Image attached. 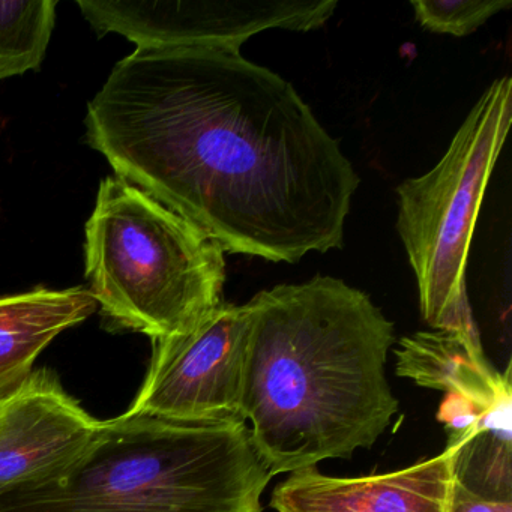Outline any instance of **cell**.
Instances as JSON below:
<instances>
[{
	"label": "cell",
	"mask_w": 512,
	"mask_h": 512,
	"mask_svg": "<svg viewBox=\"0 0 512 512\" xmlns=\"http://www.w3.org/2000/svg\"><path fill=\"white\" fill-rule=\"evenodd\" d=\"M103 37L124 35L137 49L233 47L268 31L308 32L334 16L335 0H182L77 2Z\"/></svg>",
	"instance_id": "obj_7"
},
{
	"label": "cell",
	"mask_w": 512,
	"mask_h": 512,
	"mask_svg": "<svg viewBox=\"0 0 512 512\" xmlns=\"http://www.w3.org/2000/svg\"><path fill=\"white\" fill-rule=\"evenodd\" d=\"M271 478L245 422L125 412L67 469L0 493V512H260Z\"/></svg>",
	"instance_id": "obj_3"
},
{
	"label": "cell",
	"mask_w": 512,
	"mask_h": 512,
	"mask_svg": "<svg viewBox=\"0 0 512 512\" xmlns=\"http://www.w3.org/2000/svg\"><path fill=\"white\" fill-rule=\"evenodd\" d=\"M88 289H38L0 298V398L16 391L38 356L68 328L97 310Z\"/></svg>",
	"instance_id": "obj_12"
},
{
	"label": "cell",
	"mask_w": 512,
	"mask_h": 512,
	"mask_svg": "<svg viewBox=\"0 0 512 512\" xmlns=\"http://www.w3.org/2000/svg\"><path fill=\"white\" fill-rule=\"evenodd\" d=\"M452 484L446 451L398 472L362 478H334L308 467L277 485L271 506L277 512H448Z\"/></svg>",
	"instance_id": "obj_9"
},
{
	"label": "cell",
	"mask_w": 512,
	"mask_h": 512,
	"mask_svg": "<svg viewBox=\"0 0 512 512\" xmlns=\"http://www.w3.org/2000/svg\"><path fill=\"white\" fill-rule=\"evenodd\" d=\"M85 122L118 178L227 253L296 263L343 247L355 167L292 83L239 49H137Z\"/></svg>",
	"instance_id": "obj_1"
},
{
	"label": "cell",
	"mask_w": 512,
	"mask_h": 512,
	"mask_svg": "<svg viewBox=\"0 0 512 512\" xmlns=\"http://www.w3.org/2000/svg\"><path fill=\"white\" fill-rule=\"evenodd\" d=\"M448 512H512V502H490L454 481L449 494Z\"/></svg>",
	"instance_id": "obj_15"
},
{
	"label": "cell",
	"mask_w": 512,
	"mask_h": 512,
	"mask_svg": "<svg viewBox=\"0 0 512 512\" xmlns=\"http://www.w3.org/2000/svg\"><path fill=\"white\" fill-rule=\"evenodd\" d=\"M397 374L424 388L457 394L479 404L512 397L511 365L505 373L493 367L481 340L448 329L421 331L401 338Z\"/></svg>",
	"instance_id": "obj_11"
},
{
	"label": "cell",
	"mask_w": 512,
	"mask_h": 512,
	"mask_svg": "<svg viewBox=\"0 0 512 512\" xmlns=\"http://www.w3.org/2000/svg\"><path fill=\"white\" fill-rule=\"evenodd\" d=\"M85 251L89 292L118 328L160 340L193 328L223 302V248L118 176L101 182Z\"/></svg>",
	"instance_id": "obj_4"
},
{
	"label": "cell",
	"mask_w": 512,
	"mask_h": 512,
	"mask_svg": "<svg viewBox=\"0 0 512 512\" xmlns=\"http://www.w3.org/2000/svg\"><path fill=\"white\" fill-rule=\"evenodd\" d=\"M55 0L0 2V80L38 70L52 38Z\"/></svg>",
	"instance_id": "obj_13"
},
{
	"label": "cell",
	"mask_w": 512,
	"mask_h": 512,
	"mask_svg": "<svg viewBox=\"0 0 512 512\" xmlns=\"http://www.w3.org/2000/svg\"><path fill=\"white\" fill-rule=\"evenodd\" d=\"M248 331V305L223 301L188 331L154 340L151 367L127 413L175 424L245 422Z\"/></svg>",
	"instance_id": "obj_6"
},
{
	"label": "cell",
	"mask_w": 512,
	"mask_h": 512,
	"mask_svg": "<svg viewBox=\"0 0 512 512\" xmlns=\"http://www.w3.org/2000/svg\"><path fill=\"white\" fill-rule=\"evenodd\" d=\"M445 424L454 481L490 502H512V397L485 404L446 394L437 410Z\"/></svg>",
	"instance_id": "obj_10"
},
{
	"label": "cell",
	"mask_w": 512,
	"mask_h": 512,
	"mask_svg": "<svg viewBox=\"0 0 512 512\" xmlns=\"http://www.w3.org/2000/svg\"><path fill=\"white\" fill-rule=\"evenodd\" d=\"M416 22L434 34L467 37L491 17L512 7L511 0H412Z\"/></svg>",
	"instance_id": "obj_14"
},
{
	"label": "cell",
	"mask_w": 512,
	"mask_h": 512,
	"mask_svg": "<svg viewBox=\"0 0 512 512\" xmlns=\"http://www.w3.org/2000/svg\"><path fill=\"white\" fill-rule=\"evenodd\" d=\"M512 121V80H494L476 101L434 169L397 187V232L433 329L481 340L467 296L466 269L485 188Z\"/></svg>",
	"instance_id": "obj_5"
},
{
	"label": "cell",
	"mask_w": 512,
	"mask_h": 512,
	"mask_svg": "<svg viewBox=\"0 0 512 512\" xmlns=\"http://www.w3.org/2000/svg\"><path fill=\"white\" fill-rule=\"evenodd\" d=\"M103 424L64 391L52 371H34L0 398V493L67 469Z\"/></svg>",
	"instance_id": "obj_8"
},
{
	"label": "cell",
	"mask_w": 512,
	"mask_h": 512,
	"mask_svg": "<svg viewBox=\"0 0 512 512\" xmlns=\"http://www.w3.org/2000/svg\"><path fill=\"white\" fill-rule=\"evenodd\" d=\"M247 305L241 409L269 475L373 446L398 401L385 373L394 325L370 296L317 275Z\"/></svg>",
	"instance_id": "obj_2"
}]
</instances>
